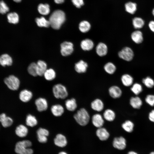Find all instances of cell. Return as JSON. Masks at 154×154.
<instances>
[{
    "mask_svg": "<svg viewBox=\"0 0 154 154\" xmlns=\"http://www.w3.org/2000/svg\"><path fill=\"white\" fill-rule=\"evenodd\" d=\"M121 81L123 84L126 87L130 86L132 85L133 81V77L128 74L123 75L121 77Z\"/></svg>",
    "mask_w": 154,
    "mask_h": 154,
    "instance_id": "f1b7e54d",
    "label": "cell"
},
{
    "mask_svg": "<svg viewBox=\"0 0 154 154\" xmlns=\"http://www.w3.org/2000/svg\"><path fill=\"white\" fill-rule=\"evenodd\" d=\"M31 142L29 140H24L17 142L15 146V151L18 154H33V150L30 148Z\"/></svg>",
    "mask_w": 154,
    "mask_h": 154,
    "instance_id": "3957f363",
    "label": "cell"
},
{
    "mask_svg": "<svg viewBox=\"0 0 154 154\" xmlns=\"http://www.w3.org/2000/svg\"><path fill=\"white\" fill-rule=\"evenodd\" d=\"M104 69L107 73L109 74H112L115 72L116 67L113 63L108 62L104 65Z\"/></svg>",
    "mask_w": 154,
    "mask_h": 154,
    "instance_id": "d6a6232c",
    "label": "cell"
},
{
    "mask_svg": "<svg viewBox=\"0 0 154 154\" xmlns=\"http://www.w3.org/2000/svg\"><path fill=\"white\" fill-rule=\"evenodd\" d=\"M33 96L31 91L27 89L21 91L19 94L20 100L24 102H27L30 101Z\"/></svg>",
    "mask_w": 154,
    "mask_h": 154,
    "instance_id": "ac0fdd59",
    "label": "cell"
},
{
    "mask_svg": "<svg viewBox=\"0 0 154 154\" xmlns=\"http://www.w3.org/2000/svg\"><path fill=\"white\" fill-rule=\"evenodd\" d=\"M16 3H19L21 2L22 0H13Z\"/></svg>",
    "mask_w": 154,
    "mask_h": 154,
    "instance_id": "816d5d0a",
    "label": "cell"
},
{
    "mask_svg": "<svg viewBox=\"0 0 154 154\" xmlns=\"http://www.w3.org/2000/svg\"><path fill=\"white\" fill-rule=\"evenodd\" d=\"M54 144L57 146L63 147L67 144V141L66 137L61 134H57L54 139Z\"/></svg>",
    "mask_w": 154,
    "mask_h": 154,
    "instance_id": "e0dca14e",
    "label": "cell"
},
{
    "mask_svg": "<svg viewBox=\"0 0 154 154\" xmlns=\"http://www.w3.org/2000/svg\"><path fill=\"white\" fill-rule=\"evenodd\" d=\"M26 123L27 126L32 127L37 125L38 121L35 116L31 114H29L26 117Z\"/></svg>",
    "mask_w": 154,
    "mask_h": 154,
    "instance_id": "e575fe53",
    "label": "cell"
},
{
    "mask_svg": "<svg viewBox=\"0 0 154 154\" xmlns=\"http://www.w3.org/2000/svg\"><path fill=\"white\" fill-rule=\"evenodd\" d=\"M150 154H154V151L151 152Z\"/></svg>",
    "mask_w": 154,
    "mask_h": 154,
    "instance_id": "db71d44e",
    "label": "cell"
},
{
    "mask_svg": "<svg viewBox=\"0 0 154 154\" xmlns=\"http://www.w3.org/2000/svg\"><path fill=\"white\" fill-rule=\"evenodd\" d=\"M37 133L38 140L39 142L44 143L47 141V137L49 135V132L48 130L40 127L37 130Z\"/></svg>",
    "mask_w": 154,
    "mask_h": 154,
    "instance_id": "ba28073f",
    "label": "cell"
},
{
    "mask_svg": "<svg viewBox=\"0 0 154 154\" xmlns=\"http://www.w3.org/2000/svg\"><path fill=\"white\" fill-rule=\"evenodd\" d=\"M66 20V16L62 10H57L54 11L50 15L49 21L52 27L56 30L59 29Z\"/></svg>",
    "mask_w": 154,
    "mask_h": 154,
    "instance_id": "6da1fadb",
    "label": "cell"
},
{
    "mask_svg": "<svg viewBox=\"0 0 154 154\" xmlns=\"http://www.w3.org/2000/svg\"><path fill=\"white\" fill-rule=\"evenodd\" d=\"M104 119L103 116L100 114H95L92 117V124L97 128L102 127L104 123Z\"/></svg>",
    "mask_w": 154,
    "mask_h": 154,
    "instance_id": "8fae6325",
    "label": "cell"
},
{
    "mask_svg": "<svg viewBox=\"0 0 154 154\" xmlns=\"http://www.w3.org/2000/svg\"><path fill=\"white\" fill-rule=\"evenodd\" d=\"M35 21L37 25L40 27L47 28L50 26L49 21L43 17L36 18Z\"/></svg>",
    "mask_w": 154,
    "mask_h": 154,
    "instance_id": "74e56055",
    "label": "cell"
},
{
    "mask_svg": "<svg viewBox=\"0 0 154 154\" xmlns=\"http://www.w3.org/2000/svg\"><path fill=\"white\" fill-rule=\"evenodd\" d=\"M148 26L151 31L154 33V21H150L149 23Z\"/></svg>",
    "mask_w": 154,
    "mask_h": 154,
    "instance_id": "7dc6e473",
    "label": "cell"
},
{
    "mask_svg": "<svg viewBox=\"0 0 154 154\" xmlns=\"http://www.w3.org/2000/svg\"><path fill=\"white\" fill-rule=\"evenodd\" d=\"M145 100L146 102L151 106H154V95L148 94L145 97Z\"/></svg>",
    "mask_w": 154,
    "mask_h": 154,
    "instance_id": "ee69618b",
    "label": "cell"
},
{
    "mask_svg": "<svg viewBox=\"0 0 154 154\" xmlns=\"http://www.w3.org/2000/svg\"><path fill=\"white\" fill-rule=\"evenodd\" d=\"M50 110L52 114L56 117L61 116L64 112L63 107L61 105L59 104L53 105L51 107Z\"/></svg>",
    "mask_w": 154,
    "mask_h": 154,
    "instance_id": "7402d4cb",
    "label": "cell"
},
{
    "mask_svg": "<svg viewBox=\"0 0 154 154\" xmlns=\"http://www.w3.org/2000/svg\"><path fill=\"white\" fill-rule=\"evenodd\" d=\"M132 40L135 43L140 44L143 41V37L142 32L140 31L137 30L133 32L131 35Z\"/></svg>",
    "mask_w": 154,
    "mask_h": 154,
    "instance_id": "44dd1931",
    "label": "cell"
},
{
    "mask_svg": "<svg viewBox=\"0 0 154 154\" xmlns=\"http://www.w3.org/2000/svg\"><path fill=\"white\" fill-rule=\"evenodd\" d=\"M73 4L77 8H80L84 5L83 0H71Z\"/></svg>",
    "mask_w": 154,
    "mask_h": 154,
    "instance_id": "f6af8a7d",
    "label": "cell"
},
{
    "mask_svg": "<svg viewBox=\"0 0 154 154\" xmlns=\"http://www.w3.org/2000/svg\"><path fill=\"white\" fill-rule=\"evenodd\" d=\"M28 129L25 125L21 124L18 126L15 130L16 135L19 137H24L28 134Z\"/></svg>",
    "mask_w": 154,
    "mask_h": 154,
    "instance_id": "603a6c76",
    "label": "cell"
},
{
    "mask_svg": "<svg viewBox=\"0 0 154 154\" xmlns=\"http://www.w3.org/2000/svg\"><path fill=\"white\" fill-rule=\"evenodd\" d=\"M104 119L107 121L111 122L115 119L116 115L115 112L110 109H106L104 111L103 116Z\"/></svg>",
    "mask_w": 154,
    "mask_h": 154,
    "instance_id": "4316f807",
    "label": "cell"
},
{
    "mask_svg": "<svg viewBox=\"0 0 154 154\" xmlns=\"http://www.w3.org/2000/svg\"><path fill=\"white\" fill-rule=\"evenodd\" d=\"M74 117L76 122L82 126L86 125L89 123L90 118L88 112L84 108L78 110L74 115Z\"/></svg>",
    "mask_w": 154,
    "mask_h": 154,
    "instance_id": "7a4b0ae2",
    "label": "cell"
},
{
    "mask_svg": "<svg viewBox=\"0 0 154 154\" xmlns=\"http://www.w3.org/2000/svg\"><path fill=\"white\" fill-rule=\"evenodd\" d=\"M129 104L133 108L139 109L142 105L143 102L141 98L138 96L132 97L129 100Z\"/></svg>",
    "mask_w": 154,
    "mask_h": 154,
    "instance_id": "cb8c5ba5",
    "label": "cell"
},
{
    "mask_svg": "<svg viewBox=\"0 0 154 154\" xmlns=\"http://www.w3.org/2000/svg\"><path fill=\"white\" fill-rule=\"evenodd\" d=\"M90 106L92 109L94 111L100 112L103 110L104 104L102 100L96 98L91 102Z\"/></svg>",
    "mask_w": 154,
    "mask_h": 154,
    "instance_id": "d6986e66",
    "label": "cell"
},
{
    "mask_svg": "<svg viewBox=\"0 0 154 154\" xmlns=\"http://www.w3.org/2000/svg\"><path fill=\"white\" fill-rule=\"evenodd\" d=\"M38 10L40 14L42 15H47L50 12V6L47 4H40L38 6Z\"/></svg>",
    "mask_w": 154,
    "mask_h": 154,
    "instance_id": "836d02e7",
    "label": "cell"
},
{
    "mask_svg": "<svg viewBox=\"0 0 154 154\" xmlns=\"http://www.w3.org/2000/svg\"><path fill=\"white\" fill-rule=\"evenodd\" d=\"M126 140L122 136L115 137L113 140V145L115 148L120 150L124 149L126 146Z\"/></svg>",
    "mask_w": 154,
    "mask_h": 154,
    "instance_id": "9c48e42d",
    "label": "cell"
},
{
    "mask_svg": "<svg viewBox=\"0 0 154 154\" xmlns=\"http://www.w3.org/2000/svg\"><path fill=\"white\" fill-rule=\"evenodd\" d=\"M91 28L90 24L87 21H83L79 24V29L80 31L83 33H86L88 32L90 29Z\"/></svg>",
    "mask_w": 154,
    "mask_h": 154,
    "instance_id": "1f68e13d",
    "label": "cell"
},
{
    "mask_svg": "<svg viewBox=\"0 0 154 154\" xmlns=\"http://www.w3.org/2000/svg\"><path fill=\"white\" fill-rule=\"evenodd\" d=\"M0 122L4 127H7L12 125L13 123L12 119L10 117L7 116L4 113L0 114Z\"/></svg>",
    "mask_w": 154,
    "mask_h": 154,
    "instance_id": "ffe728a7",
    "label": "cell"
},
{
    "mask_svg": "<svg viewBox=\"0 0 154 154\" xmlns=\"http://www.w3.org/2000/svg\"><path fill=\"white\" fill-rule=\"evenodd\" d=\"M52 92L54 96L57 99H64L68 95L66 88L61 84L54 85L52 88Z\"/></svg>",
    "mask_w": 154,
    "mask_h": 154,
    "instance_id": "277c9868",
    "label": "cell"
},
{
    "mask_svg": "<svg viewBox=\"0 0 154 154\" xmlns=\"http://www.w3.org/2000/svg\"><path fill=\"white\" fill-rule=\"evenodd\" d=\"M80 46L83 50L89 51L94 47V43L91 39L88 38H85L81 41Z\"/></svg>",
    "mask_w": 154,
    "mask_h": 154,
    "instance_id": "9a60e30c",
    "label": "cell"
},
{
    "mask_svg": "<svg viewBox=\"0 0 154 154\" xmlns=\"http://www.w3.org/2000/svg\"><path fill=\"white\" fill-rule=\"evenodd\" d=\"M96 134L99 139L102 141L107 140L110 135L107 129L103 127L98 128L96 131Z\"/></svg>",
    "mask_w": 154,
    "mask_h": 154,
    "instance_id": "2e32d148",
    "label": "cell"
},
{
    "mask_svg": "<svg viewBox=\"0 0 154 154\" xmlns=\"http://www.w3.org/2000/svg\"><path fill=\"white\" fill-rule=\"evenodd\" d=\"M131 90L135 95H138L142 91L143 88L141 84L136 83L132 84Z\"/></svg>",
    "mask_w": 154,
    "mask_h": 154,
    "instance_id": "ab89813d",
    "label": "cell"
},
{
    "mask_svg": "<svg viewBox=\"0 0 154 154\" xmlns=\"http://www.w3.org/2000/svg\"><path fill=\"white\" fill-rule=\"evenodd\" d=\"M142 82L144 85L148 88H152L154 86V80L151 77L147 76L143 78Z\"/></svg>",
    "mask_w": 154,
    "mask_h": 154,
    "instance_id": "b9f144b4",
    "label": "cell"
},
{
    "mask_svg": "<svg viewBox=\"0 0 154 154\" xmlns=\"http://www.w3.org/2000/svg\"><path fill=\"white\" fill-rule=\"evenodd\" d=\"M4 82L7 87L12 90H17L19 88L20 82L19 79L13 75H11L6 78Z\"/></svg>",
    "mask_w": 154,
    "mask_h": 154,
    "instance_id": "5b68a950",
    "label": "cell"
},
{
    "mask_svg": "<svg viewBox=\"0 0 154 154\" xmlns=\"http://www.w3.org/2000/svg\"><path fill=\"white\" fill-rule=\"evenodd\" d=\"M36 63L37 75L40 76L43 75L47 69L46 63L43 60H39Z\"/></svg>",
    "mask_w": 154,
    "mask_h": 154,
    "instance_id": "484cf974",
    "label": "cell"
},
{
    "mask_svg": "<svg viewBox=\"0 0 154 154\" xmlns=\"http://www.w3.org/2000/svg\"><path fill=\"white\" fill-rule=\"evenodd\" d=\"M43 75L45 78L47 80L51 81L54 79L56 77V74L54 70L52 69H47Z\"/></svg>",
    "mask_w": 154,
    "mask_h": 154,
    "instance_id": "f35d334b",
    "label": "cell"
},
{
    "mask_svg": "<svg viewBox=\"0 0 154 154\" xmlns=\"http://www.w3.org/2000/svg\"><path fill=\"white\" fill-rule=\"evenodd\" d=\"M12 62V59L8 54H3L0 56V64L2 66H11Z\"/></svg>",
    "mask_w": 154,
    "mask_h": 154,
    "instance_id": "83f0119b",
    "label": "cell"
},
{
    "mask_svg": "<svg viewBox=\"0 0 154 154\" xmlns=\"http://www.w3.org/2000/svg\"><path fill=\"white\" fill-rule=\"evenodd\" d=\"M148 118L150 121L154 123V109L152 110L149 113Z\"/></svg>",
    "mask_w": 154,
    "mask_h": 154,
    "instance_id": "bcb514c9",
    "label": "cell"
},
{
    "mask_svg": "<svg viewBox=\"0 0 154 154\" xmlns=\"http://www.w3.org/2000/svg\"><path fill=\"white\" fill-rule=\"evenodd\" d=\"M137 4L135 2L129 1L126 3L125 8L126 11L128 13L133 14L137 10Z\"/></svg>",
    "mask_w": 154,
    "mask_h": 154,
    "instance_id": "f546056e",
    "label": "cell"
},
{
    "mask_svg": "<svg viewBox=\"0 0 154 154\" xmlns=\"http://www.w3.org/2000/svg\"><path fill=\"white\" fill-rule=\"evenodd\" d=\"M118 55L120 58L126 61H130L133 59L134 54L130 48L126 46L118 52Z\"/></svg>",
    "mask_w": 154,
    "mask_h": 154,
    "instance_id": "8992f818",
    "label": "cell"
},
{
    "mask_svg": "<svg viewBox=\"0 0 154 154\" xmlns=\"http://www.w3.org/2000/svg\"><path fill=\"white\" fill-rule=\"evenodd\" d=\"M127 154H138L136 152L134 151H130Z\"/></svg>",
    "mask_w": 154,
    "mask_h": 154,
    "instance_id": "681fc988",
    "label": "cell"
},
{
    "mask_svg": "<svg viewBox=\"0 0 154 154\" xmlns=\"http://www.w3.org/2000/svg\"><path fill=\"white\" fill-rule=\"evenodd\" d=\"M88 67V64L87 62L81 60L75 64L74 69L78 73H83L86 72Z\"/></svg>",
    "mask_w": 154,
    "mask_h": 154,
    "instance_id": "4fadbf2b",
    "label": "cell"
},
{
    "mask_svg": "<svg viewBox=\"0 0 154 154\" xmlns=\"http://www.w3.org/2000/svg\"><path fill=\"white\" fill-rule=\"evenodd\" d=\"M108 50L107 45L103 42L99 43L96 47V53L100 57H103L106 55L108 53Z\"/></svg>",
    "mask_w": 154,
    "mask_h": 154,
    "instance_id": "7c38bea8",
    "label": "cell"
},
{
    "mask_svg": "<svg viewBox=\"0 0 154 154\" xmlns=\"http://www.w3.org/2000/svg\"><path fill=\"white\" fill-rule=\"evenodd\" d=\"M7 18L8 22L13 24L17 23L19 21L18 15L15 12H11L8 13L7 15Z\"/></svg>",
    "mask_w": 154,
    "mask_h": 154,
    "instance_id": "d590c367",
    "label": "cell"
},
{
    "mask_svg": "<svg viewBox=\"0 0 154 154\" xmlns=\"http://www.w3.org/2000/svg\"><path fill=\"white\" fill-rule=\"evenodd\" d=\"M132 23L135 29H140L142 28L144 25L145 21L140 17H135L133 19Z\"/></svg>",
    "mask_w": 154,
    "mask_h": 154,
    "instance_id": "4dcf8cb0",
    "label": "cell"
},
{
    "mask_svg": "<svg viewBox=\"0 0 154 154\" xmlns=\"http://www.w3.org/2000/svg\"><path fill=\"white\" fill-rule=\"evenodd\" d=\"M35 104L38 111L42 112L46 110L48 108V103L47 100L44 98H39L37 99Z\"/></svg>",
    "mask_w": 154,
    "mask_h": 154,
    "instance_id": "30bf717a",
    "label": "cell"
},
{
    "mask_svg": "<svg viewBox=\"0 0 154 154\" xmlns=\"http://www.w3.org/2000/svg\"><path fill=\"white\" fill-rule=\"evenodd\" d=\"M121 127L126 132L131 133L133 131L134 124L131 121L127 120L122 124Z\"/></svg>",
    "mask_w": 154,
    "mask_h": 154,
    "instance_id": "8d00e7d4",
    "label": "cell"
},
{
    "mask_svg": "<svg viewBox=\"0 0 154 154\" xmlns=\"http://www.w3.org/2000/svg\"><path fill=\"white\" fill-rule=\"evenodd\" d=\"M29 73L34 76H37V63L33 62L28 66L27 69Z\"/></svg>",
    "mask_w": 154,
    "mask_h": 154,
    "instance_id": "60d3db41",
    "label": "cell"
},
{
    "mask_svg": "<svg viewBox=\"0 0 154 154\" xmlns=\"http://www.w3.org/2000/svg\"><path fill=\"white\" fill-rule=\"evenodd\" d=\"M54 2L56 4H60L63 3L65 0H54Z\"/></svg>",
    "mask_w": 154,
    "mask_h": 154,
    "instance_id": "c3c4849f",
    "label": "cell"
},
{
    "mask_svg": "<svg viewBox=\"0 0 154 154\" xmlns=\"http://www.w3.org/2000/svg\"><path fill=\"white\" fill-rule=\"evenodd\" d=\"M108 92L110 96L114 99L119 98L122 94V91L121 89L116 85L110 87L108 89Z\"/></svg>",
    "mask_w": 154,
    "mask_h": 154,
    "instance_id": "5bb4252c",
    "label": "cell"
},
{
    "mask_svg": "<svg viewBox=\"0 0 154 154\" xmlns=\"http://www.w3.org/2000/svg\"><path fill=\"white\" fill-rule=\"evenodd\" d=\"M60 52L63 56H67L71 55L74 50V45L72 43L69 41H64L60 44Z\"/></svg>",
    "mask_w": 154,
    "mask_h": 154,
    "instance_id": "52a82bcc",
    "label": "cell"
},
{
    "mask_svg": "<svg viewBox=\"0 0 154 154\" xmlns=\"http://www.w3.org/2000/svg\"><path fill=\"white\" fill-rule=\"evenodd\" d=\"M152 13L154 17V8L153 9L152 11Z\"/></svg>",
    "mask_w": 154,
    "mask_h": 154,
    "instance_id": "f5cc1de1",
    "label": "cell"
},
{
    "mask_svg": "<svg viewBox=\"0 0 154 154\" xmlns=\"http://www.w3.org/2000/svg\"><path fill=\"white\" fill-rule=\"evenodd\" d=\"M58 154H68L67 153L64 151H61Z\"/></svg>",
    "mask_w": 154,
    "mask_h": 154,
    "instance_id": "f907efd6",
    "label": "cell"
},
{
    "mask_svg": "<svg viewBox=\"0 0 154 154\" xmlns=\"http://www.w3.org/2000/svg\"><path fill=\"white\" fill-rule=\"evenodd\" d=\"M65 106L67 110L70 112L75 111L77 107L76 100L73 98L66 100L65 102Z\"/></svg>",
    "mask_w": 154,
    "mask_h": 154,
    "instance_id": "d4e9b609",
    "label": "cell"
},
{
    "mask_svg": "<svg viewBox=\"0 0 154 154\" xmlns=\"http://www.w3.org/2000/svg\"><path fill=\"white\" fill-rule=\"evenodd\" d=\"M9 10V8L6 3L3 0L0 1V13L6 14Z\"/></svg>",
    "mask_w": 154,
    "mask_h": 154,
    "instance_id": "7bdbcfd3",
    "label": "cell"
}]
</instances>
